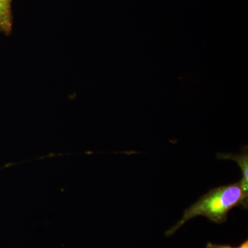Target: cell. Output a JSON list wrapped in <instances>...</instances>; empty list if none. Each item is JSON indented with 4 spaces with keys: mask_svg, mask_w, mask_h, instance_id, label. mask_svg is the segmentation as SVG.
Segmentation results:
<instances>
[{
    "mask_svg": "<svg viewBox=\"0 0 248 248\" xmlns=\"http://www.w3.org/2000/svg\"><path fill=\"white\" fill-rule=\"evenodd\" d=\"M248 201L240 182L214 188L186 209L182 219L166 232V236H172L186 222L198 216L205 217L217 224L224 223L232 209L241 205L247 209Z\"/></svg>",
    "mask_w": 248,
    "mask_h": 248,
    "instance_id": "1",
    "label": "cell"
},
{
    "mask_svg": "<svg viewBox=\"0 0 248 248\" xmlns=\"http://www.w3.org/2000/svg\"><path fill=\"white\" fill-rule=\"evenodd\" d=\"M13 0H0V33L9 35L14 27Z\"/></svg>",
    "mask_w": 248,
    "mask_h": 248,
    "instance_id": "3",
    "label": "cell"
},
{
    "mask_svg": "<svg viewBox=\"0 0 248 248\" xmlns=\"http://www.w3.org/2000/svg\"><path fill=\"white\" fill-rule=\"evenodd\" d=\"M206 248H248V240H246L240 246L236 247H233L230 245L214 244L209 242L206 245Z\"/></svg>",
    "mask_w": 248,
    "mask_h": 248,
    "instance_id": "4",
    "label": "cell"
},
{
    "mask_svg": "<svg viewBox=\"0 0 248 248\" xmlns=\"http://www.w3.org/2000/svg\"><path fill=\"white\" fill-rule=\"evenodd\" d=\"M217 158L220 159H231L236 161L239 164L240 169L242 170L243 178L241 182L245 195L248 197V154L247 146L242 150L241 154H218Z\"/></svg>",
    "mask_w": 248,
    "mask_h": 248,
    "instance_id": "2",
    "label": "cell"
}]
</instances>
